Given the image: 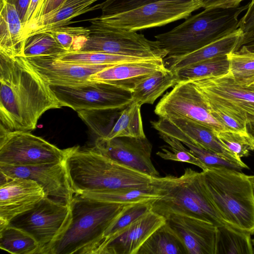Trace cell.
Here are the masks:
<instances>
[{
    "mask_svg": "<svg viewBox=\"0 0 254 254\" xmlns=\"http://www.w3.org/2000/svg\"><path fill=\"white\" fill-rule=\"evenodd\" d=\"M153 128L158 133L173 137L182 142L189 141L204 148L214 151L231 161L249 169L241 159L227 149L220 141L214 130L198 123L181 118H159L151 121Z\"/></svg>",
    "mask_w": 254,
    "mask_h": 254,
    "instance_id": "17",
    "label": "cell"
},
{
    "mask_svg": "<svg viewBox=\"0 0 254 254\" xmlns=\"http://www.w3.org/2000/svg\"><path fill=\"white\" fill-rule=\"evenodd\" d=\"M46 196L42 187L33 180L0 174V227L32 209Z\"/></svg>",
    "mask_w": 254,
    "mask_h": 254,
    "instance_id": "16",
    "label": "cell"
},
{
    "mask_svg": "<svg viewBox=\"0 0 254 254\" xmlns=\"http://www.w3.org/2000/svg\"><path fill=\"white\" fill-rule=\"evenodd\" d=\"M182 143L207 168L224 167L238 171L245 169L242 166L230 161L225 157L214 151L206 149L189 141H183Z\"/></svg>",
    "mask_w": 254,
    "mask_h": 254,
    "instance_id": "36",
    "label": "cell"
},
{
    "mask_svg": "<svg viewBox=\"0 0 254 254\" xmlns=\"http://www.w3.org/2000/svg\"><path fill=\"white\" fill-rule=\"evenodd\" d=\"M244 0H200L201 8H229L240 6Z\"/></svg>",
    "mask_w": 254,
    "mask_h": 254,
    "instance_id": "42",
    "label": "cell"
},
{
    "mask_svg": "<svg viewBox=\"0 0 254 254\" xmlns=\"http://www.w3.org/2000/svg\"><path fill=\"white\" fill-rule=\"evenodd\" d=\"M31 66L51 85L86 82L90 76L117 64H77L57 60L52 56L25 58Z\"/></svg>",
    "mask_w": 254,
    "mask_h": 254,
    "instance_id": "18",
    "label": "cell"
},
{
    "mask_svg": "<svg viewBox=\"0 0 254 254\" xmlns=\"http://www.w3.org/2000/svg\"><path fill=\"white\" fill-rule=\"evenodd\" d=\"M141 106L132 101L120 111L116 122L104 137L112 139L118 137L144 138V131L141 114Z\"/></svg>",
    "mask_w": 254,
    "mask_h": 254,
    "instance_id": "27",
    "label": "cell"
},
{
    "mask_svg": "<svg viewBox=\"0 0 254 254\" xmlns=\"http://www.w3.org/2000/svg\"><path fill=\"white\" fill-rule=\"evenodd\" d=\"M63 107L80 111H121L132 102V91L112 83L88 81L70 85H51Z\"/></svg>",
    "mask_w": 254,
    "mask_h": 254,
    "instance_id": "9",
    "label": "cell"
},
{
    "mask_svg": "<svg viewBox=\"0 0 254 254\" xmlns=\"http://www.w3.org/2000/svg\"><path fill=\"white\" fill-rule=\"evenodd\" d=\"M162 0H105L100 3L103 16L126 12L139 6Z\"/></svg>",
    "mask_w": 254,
    "mask_h": 254,
    "instance_id": "38",
    "label": "cell"
},
{
    "mask_svg": "<svg viewBox=\"0 0 254 254\" xmlns=\"http://www.w3.org/2000/svg\"><path fill=\"white\" fill-rule=\"evenodd\" d=\"M238 28L229 35L190 54L164 59L166 67L173 72L186 66L213 58L227 55L235 50L243 35Z\"/></svg>",
    "mask_w": 254,
    "mask_h": 254,
    "instance_id": "22",
    "label": "cell"
},
{
    "mask_svg": "<svg viewBox=\"0 0 254 254\" xmlns=\"http://www.w3.org/2000/svg\"><path fill=\"white\" fill-rule=\"evenodd\" d=\"M166 69L163 59L122 63L92 74L89 80L109 82L132 92L144 78Z\"/></svg>",
    "mask_w": 254,
    "mask_h": 254,
    "instance_id": "21",
    "label": "cell"
},
{
    "mask_svg": "<svg viewBox=\"0 0 254 254\" xmlns=\"http://www.w3.org/2000/svg\"><path fill=\"white\" fill-rule=\"evenodd\" d=\"M166 222L152 210L105 241L98 254H137L148 238Z\"/></svg>",
    "mask_w": 254,
    "mask_h": 254,
    "instance_id": "20",
    "label": "cell"
},
{
    "mask_svg": "<svg viewBox=\"0 0 254 254\" xmlns=\"http://www.w3.org/2000/svg\"><path fill=\"white\" fill-rule=\"evenodd\" d=\"M166 223L178 236L188 254H216L217 227L195 218L172 214Z\"/></svg>",
    "mask_w": 254,
    "mask_h": 254,
    "instance_id": "19",
    "label": "cell"
},
{
    "mask_svg": "<svg viewBox=\"0 0 254 254\" xmlns=\"http://www.w3.org/2000/svg\"><path fill=\"white\" fill-rule=\"evenodd\" d=\"M71 219V204L46 196L9 224L35 238L40 246L39 254H49L53 245L68 228Z\"/></svg>",
    "mask_w": 254,
    "mask_h": 254,
    "instance_id": "8",
    "label": "cell"
},
{
    "mask_svg": "<svg viewBox=\"0 0 254 254\" xmlns=\"http://www.w3.org/2000/svg\"><path fill=\"white\" fill-rule=\"evenodd\" d=\"M88 21L91 34L79 51L143 58L164 59L167 56L157 41L148 40L142 34L108 25L96 17Z\"/></svg>",
    "mask_w": 254,
    "mask_h": 254,
    "instance_id": "7",
    "label": "cell"
},
{
    "mask_svg": "<svg viewBox=\"0 0 254 254\" xmlns=\"http://www.w3.org/2000/svg\"><path fill=\"white\" fill-rule=\"evenodd\" d=\"M101 155L148 176L160 177L151 155L152 145L146 138L98 137L93 148Z\"/></svg>",
    "mask_w": 254,
    "mask_h": 254,
    "instance_id": "15",
    "label": "cell"
},
{
    "mask_svg": "<svg viewBox=\"0 0 254 254\" xmlns=\"http://www.w3.org/2000/svg\"><path fill=\"white\" fill-rule=\"evenodd\" d=\"M70 204L71 223L49 254H98L105 232L128 204L99 201L78 194Z\"/></svg>",
    "mask_w": 254,
    "mask_h": 254,
    "instance_id": "3",
    "label": "cell"
},
{
    "mask_svg": "<svg viewBox=\"0 0 254 254\" xmlns=\"http://www.w3.org/2000/svg\"><path fill=\"white\" fill-rule=\"evenodd\" d=\"M23 23L13 4L0 0V53L22 56Z\"/></svg>",
    "mask_w": 254,
    "mask_h": 254,
    "instance_id": "24",
    "label": "cell"
},
{
    "mask_svg": "<svg viewBox=\"0 0 254 254\" xmlns=\"http://www.w3.org/2000/svg\"><path fill=\"white\" fill-rule=\"evenodd\" d=\"M190 81L195 85L211 111L222 112L245 124L248 116L254 117V84H238L230 72Z\"/></svg>",
    "mask_w": 254,
    "mask_h": 254,
    "instance_id": "10",
    "label": "cell"
},
{
    "mask_svg": "<svg viewBox=\"0 0 254 254\" xmlns=\"http://www.w3.org/2000/svg\"><path fill=\"white\" fill-rule=\"evenodd\" d=\"M39 1L40 0H31L26 15L22 23L23 32V30L28 26L30 23L32 19V16L35 11Z\"/></svg>",
    "mask_w": 254,
    "mask_h": 254,
    "instance_id": "45",
    "label": "cell"
},
{
    "mask_svg": "<svg viewBox=\"0 0 254 254\" xmlns=\"http://www.w3.org/2000/svg\"><path fill=\"white\" fill-rule=\"evenodd\" d=\"M158 134L168 144L161 147V151L156 153L158 156L164 160L191 164L200 168L202 171L207 169L179 139L162 133Z\"/></svg>",
    "mask_w": 254,
    "mask_h": 254,
    "instance_id": "34",
    "label": "cell"
},
{
    "mask_svg": "<svg viewBox=\"0 0 254 254\" xmlns=\"http://www.w3.org/2000/svg\"><path fill=\"white\" fill-rule=\"evenodd\" d=\"M67 52L48 32H41L29 36L24 43L22 57L25 58L53 56Z\"/></svg>",
    "mask_w": 254,
    "mask_h": 254,
    "instance_id": "33",
    "label": "cell"
},
{
    "mask_svg": "<svg viewBox=\"0 0 254 254\" xmlns=\"http://www.w3.org/2000/svg\"><path fill=\"white\" fill-rule=\"evenodd\" d=\"M230 72L227 55L217 57L186 66L174 72L177 83L226 74Z\"/></svg>",
    "mask_w": 254,
    "mask_h": 254,
    "instance_id": "30",
    "label": "cell"
},
{
    "mask_svg": "<svg viewBox=\"0 0 254 254\" xmlns=\"http://www.w3.org/2000/svg\"><path fill=\"white\" fill-rule=\"evenodd\" d=\"M251 235L228 225L217 227L216 254H253Z\"/></svg>",
    "mask_w": 254,
    "mask_h": 254,
    "instance_id": "29",
    "label": "cell"
},
{
    "mask_svg": "<svg viewBox=\"0 0 254 254\" xmlns=\"http://www.w3.org/2000/svg\"><path fill=\"white\" fill-rule=\"evenodd\" d=\"M98 0H66L33 23L24 32V40L44 30L68 24L69 21L76 16L100 9V3L91 6Z\"/></svg>",
    "mask_w": 254,
    "mask_h": 254,
    "instance_id": "23",
    "label": "cell"
},
{
    "mask_svg": "<svg viewBox=\"0 0 254 254\" xmlns=\"http://www.w3.org/2000/svg\"><path fill=\"white\" fill-rule=\"evenodd\" d=\"M65 162L75 194L159 185L171 177H152L79 146L66 148Z\"/></svg>",
    "mask_w": 254,
    "mask_h": 254,
    "instance_id": "2",
    "label": "cell"
},
{
    "mask_svg": "<svg viewBox=\"0 0 254 254\" xmlns=\"http://www.w3.org/2000/svg\"><path fill=\"white\" fill-rule=\"evenodd\" d=\"M153 201L138 202L127 205L105 232L103 243L151 210V204Z\"/></svg>",
    "mask_w": 254,
    "mask_h": 254,
    "instance_id": "35",
    "label": "cell"
},
{
    "mask_svg": "<svg viewBox=\"0 0 254 254\" xmlns=\"http://www.w3.org/2000/svg\"><path fill=\"white\" fill-rule=\"evenodd\" d=\"M177 84L174 72L166 69L157 71L137 84L132 92V101L142 106L152 105L168 89Z\"/></svg>",
    "mask_w": 254,
    "mask_h": 254,
    "instance_id": "25",
    "label": "cell"
},
{
    "mask_svg": "<svg viewBox=\"0 0 254 254\" xmlns=\"http://www.w3.org/2000/svg\"><path fill=\"white\" fill-rule=\"evenodd\" d=\"M159 118H181L205 126L213 130H225L214 117L205 99L191 81L178 83L163 95L155 106Z\"/></svg>",
    "mask_w": 254,
    "mask_h": 254,
    "instance_id": "12",
    "label": "cell"
},
{
    "mask_svg": "<svg viewBox=\"0 0 254 254\" xmlns=\"http://www.w3.org/2000/svg\"><path fill=\"white\" fill-rule=\"evenodd\" d=\"M65 0H40L30 23L23 30V36L24 32L39 18L43 15L57 8Z\"/></svg>",
    "mask_w": 254,
    "mask_h": 254,
    "instance_id": "40",
    "label": "cell"
},
{
    "mask_svg": "<svg viewBox=\"0 0 254 254\" xmlns=\"http://www.w3.org/2000/svg\"><path fill=\"white\" fill-rule=\"evenodd\" d=\"M249 176H250V179L251 181V182H252V184L253 185V190H254V175Z\"/></svg>",
    "mask_w": 254,
    "mask_h": 254,
    "instance_id": "47",
    "label": "cell"
},
{
    "mask_svg": "<svg viewBox=\"0 0 254 254\" xmlns=\"http://www.w3.org/2000/svg\"><path fill=\"white\" fill-rule=\"evenodd\" d=\"M152 210L165 218L172 214L185 215L211 223L227 225L221 219L205 190L200 172L187 168L180 177L169 182L163 196L152 202Z\"/></svg>",
    "mask_w": 254,
    "mask_h": 254,
    "instance_id": "6",
    "label": "cell"
},
{
    "mask_svg": "<svg viewBox=\"0 0 254 254\" xmlns=\"http://www.w3.org/2000/svg\"><path fill=\"white\" fill-rule=\"evenodd\" d=\"M196 0V1H199L200 0Z\"/></svg>",
    "mask_w": 254,
    "mask_h": 254,
    "instance_id": "48",
    "label": "cell"
},
{
    "mask_svg": "<svg viewBox=\"0 0 254 254\" xmlns=\"http://www.w3.org/2000/svg\"><path fill=\"white\" fill-rule=\"evenodd\" d=\"M0 174L8 178H22L37 182L46 195L70 204L75 194L65 160L28 165L0 164Z\"/></svg>",
    "mask_w": 254,
    "mask_h": 254,
    "instance_id": "14",
    "label": "cell"
},
{
    "mask_svg": "<svg viewBox=\"0 0 254 254\" xmlns=\"http://www.w3.org/2000/svg\"><path fill=\"white\" fill-rule=\"evenodd\" d=\"M227 56L230 73L234 80L244 86L254 84V53L241 48Z\"/></svg>",
    "mask_w": 254,
    "mask_h": 254,
    "instance_id": "32",
    "label": "cell"
},
{
    "mask_svg": "<svg viewBox=\"0 0 254 254\" xmlns=\"http://www.w3.org/2000/svg\"><path fill=\"white\" fill-rule=\"evenodd\" d=\"M248 7V4L204 9L171 30L155 36V40L168 57L190 54L237 30L239 17Z\"/></svg>",
    "mask_w": 254,
    "mask_h": 254,
    "instance_id": "5",
    "label": "cell"
},
{
    "mask_svg": "<svg viewBox=\"0 0 254 254\" xmlns=\"http://www.w3.org/2000/svg\"><path fill=\"white\" fill-rule=\"evenodd\" d=\"M57 60L65 62L89 64H119L145 61L152 59L118 55L98 52L67 51L53 55Z\"/></svg>",
    "mask_w": 254,
    "mask_h": 254,
    "instance_id": "31",
    "label": "cell"
},
{
    "mask_svg": "<svg viewBox=\"0 0 254 254\" xmlns=\"http://www.w3.org/2000/svg\"><path fill=\"white\" fill-rule=\"evenodd\" d=\"M0 248L12 254H39L40 251L32 235L10 224L0 227Z\"/></svg>",
    "mask_w": 254,
    "mask_h": 254,
    "instance_id": "28",
    "label": "cell"
},
{
    "mask_svg": "<svg viewBox=\"0 0 254 254\" xmlns=\"http://www.w3.org/2000/svg\"><path fill=\"white\" fill-rule=\"evenodd\" d=\"M200 173L207 194L224 223L254 235V192L250 176L224 167Z\"/></svg>",
    "mask_w": 254,
    "mask_h": 254,
    "instance_id": "4",
    "label": "cell"
},
{
    "mask_svg": "<svg viewBox=\"0 0 254 254\" xmlns=\"http://www.w3.org/2000/svg\"><path fill=\"white\" fill-rule=\"evenodd\" d=\"M241 48L254 53V33L248 35L243 34L234 51H237Z\"/></svg>",
    "mask_w": 254,
    "mask_h": 254,
    "instance_id": "43",
    "label": "cell"
},
{
    "mask_svg": "<svg viewBox=\"0 0 254 254\" xmlns=\"http://www.w3.org/2000/svg\"><path fill=\"white\" fill-rule=\"evenodd\" d=\"M137 254H188L182 241L165 222L145 241Z\"/></svg>",
    "mask_w": 254,
    "mask_h": 254,
    "instance_id": "26",
    "label": "cell"
},
{
    "mask_svg": "<svg viewBox=\"0 0 254 254\" xmlns=\"http://www.w3.org/2000/svg\"><path fill=\"white\" fill-rule=\"evenodd\" d=\"M0 133L31 131L41 116L63 106L25 57L0 53Z\"/></svg>",
    "mask_w": 254,
    "mask_h": 254,
    "instance_id": "1",
    "label": "cell"
},
{
    "mask_svg": "<svg viewBox=\"0 0 254 254\" xmlns=\"http://www.w3.org/2000/svg\"><path fill=\"white\" fill-rule=\"evenodd\" d=\"M66 149H61L29 131L0 133V164L28 165L65 160Z\"/></svg>",
    "mask_w": 254,
    "mask_h": 254,
    "instance_id": "13",
    "label": "cell"
},
{
    "mask_svg": "<svg viewBox=\"0 0 254 254\" xmlns=\"http://www.w3.org/2000/svg\"><path fill=\"white\" fill-rule=\"evenodd\" d=\"M9 3L13 4L23 23L31 0H6Z\"/></svg>",
    "mask_w": 254,
    "mask_h": 254,
    "instance_id": "44",
    "label": "cell"
},
{
    "mask_svg": "<svg viewBox=\"0 0 254 254\" xmlns=\"http://www.w3.org/2000/svg\"><path fill=\"white\" fill-rule=\"evenodd\" d=\"M214 117L224 127L225 130H230L247 136L246 124L221 112L211 111Z\"/></svg>",
    "mask_w": 254,
    "mask_h": 254,
    "instance_id": "39",
    "label": "cell"
},
{
    "mask_svg": "<svg viewBox=\"0 0 254 254\" xmlns=\"http://www.w3.org/2000/svg\"><path fill=\"white\" fill-rule=\"evenodd\" d=\"M200 8L199 1L194 0H162L126 12L96 18L108 25L136 32L188 18Z\"/></svg>",
    "mask_w": 254,
    "mask_h": 254,
    "instance_id": "11",
    "label": "cell"
},
{
    "mask_svg": "<svg viewBox=\"0 0 254 254\" xmlns=\"http://www.w3.org/2000/svg\"><path fill=\"white\" fill-rule=\"evenodd\" d=\"M247 138L252 150H254V117L248 116L246 123Z\"/></svg>",
    "mask_w": 254,
    "mask_h": 254,
    "instance_id": "46",
    "label": "cell"
},
{
    "mask_svg": "<svg viewBox=\"0 0 254 254\" xmlns=\"http://www.w3.org/2000/svg\"><path fill=\"white\" fill-rule=\"evenodd\" d=\"M214 132L223 145L239 159L249 156L252 151L247 136L227 130Z\"/></svg>",
    "mask_w": 254,
    "mask_h": 254,
    "instance_id": "37",
    "label": "cell"
},
{
    "mask_svg": "<svg viewBox=\"0 0 254 254\" xmlns=\"http://www.w3.org/2000/svg\"><path fill=\"white\" fill-rule=\"evenodd\" d=\"M240 28L244 35L254 33V0H251L244 16L240 19Z\"/></svg>",
    "mask_w": 254,
    "mask_h": 254,
    "instance_id": "41",
    "label": "cell"
}]
</instances>
